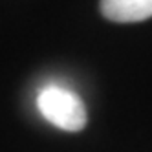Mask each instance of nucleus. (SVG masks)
Segmentation results:
<instances>
[{"label": "nucleus", "instance_id": "1", "mask_svg": "<svg viewBox=\"0 0 152 152\" xmlns=\"http://www.w3.org/2000/svg\"><path fill=\"white\" fill-rule=\"evenodd\" d=\"M37 108L48 123L66 132H81L86 126V108L83 99L72 90L46 86L37 95Z\"/></svg>", "mask_w": 152, "mask_h": 152}, {"label": "nucleus", "instance_id": "2", "mask_svg": "<svg viewBox=\"0 0 152 152\" xmlns=\"http://www.w3.org/2000/svg\"><path fill=\"white\" fill-rule=\"evenodd\" d=\"M99 9L110 22H141L152 17V0H101Z\"/></svg>", "mask_w": 152, "mask_h": 152}]
</instances>
